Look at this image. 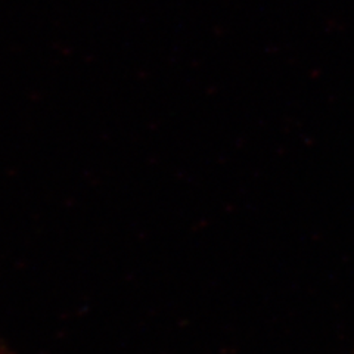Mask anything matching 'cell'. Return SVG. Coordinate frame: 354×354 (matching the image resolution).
I'll return each instance as SVG.
<instances>
[{"label": "cell", "mask_w": 354, "mask_h": 354, "mask_svg": "<svg viewBox=\"0 0 354 354\" xmlns=\"http://www.w3.org/2000/svg\"><path fill=\"white\" fill-rule=\"evenodd\" d=\"M351 354H354V351H353V353H351Z\"/></svg>", "instance_id": "cell-1"}]
</instances>
